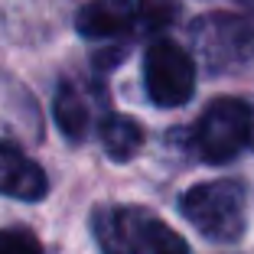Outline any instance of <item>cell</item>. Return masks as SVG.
I'll return each instance as SVG.
<instances>
[{"label":"cell","mask_w":254,"mask_h":254,"mask_svg":"<svg viewBox=\"0 0 254 254\" xmlns=\"http://www.w3.org/2000/svg\"><path fill=\"white\" fill-rule=\"evenodd\" d=\"M186 222H192L209 241L232 245L245 232V189L235 180H215L192 186L180 202Z\"/></svg>","instance_id":"obj_1"},{"label":"cell","mask_w":254,"mask_h":254,"mask_svg":"<svg viewBox=\"0 0 254 254\" xmlns=\"http://www.w3.org/2000/svg\"><path fill=\"white\" fill-rule=\"evenodd\" d=\"M251 140V108L241 98H218L202 111L192 147L205 163H228Z\"/></svg>","instance_id":"obj_2"},{"label":"cell","mask_w":254,"mask_h":254,"mask_svg":"<svg viewBox=\"0 0 254 254\" xmlns=\"http://www.w3.org/2000/svg\"><path fill=\"white\" fill-rule=\"evenodd\" d=\"M143 82H147V95L157 108H180L192 98L195 88V65L189 59L186 49L176 43H153L143 59Z\"/></svg>","instance_id":"obj_3"},{"label":"cell","mask_w":254,"mask_h":254,"mask_svg":"<svg viewBox=\"0 0 254 254\" xmlns=\"http://www.w3.org/2000/svg\"><path fill=\"white\" fill-rule=\"evenodd\" d=\"M202 56L212 65H228L254 53V13H215L192 30Z\"/></svg>","instance_id":"obj_4"},{"label":"cell","mask_w":254,"mask_h":254,"mask_svg":"<svg viewBox=\"0 0 254 254\" xmlns=\"http://www.w3.org/2000/svg\"><path fill=\"white\" fill-rule=\"evenodd\" d=\"M150 212L143 209H98L91 215V232L101 254H143Z\"/></svg>","instance_id":"obj_5"},{"label":"cell","mask_w":254,"mask_h":254,"mask_svg":"<svg viewBox=\"0 0 254 254\" xmlns=\"http://www.w3.org/2000/svg\"><path fill=\"white\" fill-rule=\"evenodd\" d=\"M49 189L46 173L39 163H33L20 147L13 143H0V195L20 202H39Z\"/></svg>","instance_id":"obj_6"},{"label":"cell","mask_w":254,"mask_h":254,"mask_svg":"<svg viewBox=\"0 0 254 254\" xmlns=\"http://www.w3.org/2000/svg\"><path fill=\"white\" fill-rule=\"evenodd\" d=\"M130 23H134V0H91L75 16L78 33L88 39L124 36Z\"/></svg>","instance_id":"obj_7"},{"label":"cell","mask_w":254,"mask_h":254,"mask_svg":"<svg viewBox=\"0 0 254 254\" xmlns=\"http://www.w3.org/2000/svg\"><path fill=\"white\" fill-rule=\"evenodd\" d=\"M56 121L68 140H82L91 127V105L75 85H62L56 95Z\"/></svg>","instance_id":"obj_8"},{"label":"cell","mask_w":254,"mask_h":254,"mask_svg":"<svg viewBox=\"0 0 254 254\" xmlns=\"http://www.w3.org/2000/svg\"><path fill=\"white\" fill-rule=\"evenodd\" d=\"M101 143L111 160H130L143 143V130L127 114H108L101 121Z\"/></svg>","instance_id":"obj_9"},{"label":"cell","mask_w":254,"mask_h":254,"mask_svg":"<svg viewBox=\"0 0 254 254\" xmlns=\"http://www.w3.org/2000/svg\"><path fill=\"white\" fill-rule=\"evenodd\" d=\"M143 251L147 254H189V245L173 228H166L157 215H150L147 235H143Z\"/></svg>","instance_id":"obj_10"},{"label":"cell","mask_w":254,"mask_h":254,"mask_svg":"<svg viewBox=\"0 0 254 254\" xmlns=\"http://www.w3.org/2000/svg\"><path fill=\"white\" fill-rule=\"evenodd\" d=\"M137 13L150 30H163L176 16V0H137Z\"/></svg>","instance_id":"obj_11"},{"label":"cell","mask_w":254,"mask_h":254,"mask_svg":"<svg viewBox=\"0 0 254 254\" xmlns=\"http://www.w3.org/2000/svg\"><path fill=\"white\" fill-rule=\"evenodd\" d=\"M0 254H43V248L30 232L7 228V232H0Z\"/></svg>","instance_id":"obj_12"}]
</instances>
